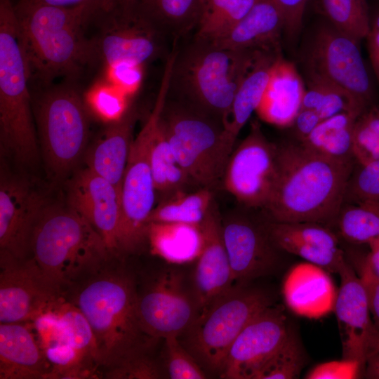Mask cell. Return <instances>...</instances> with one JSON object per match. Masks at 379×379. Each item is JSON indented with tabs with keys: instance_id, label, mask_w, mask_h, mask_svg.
Returning <instances> with one entry per match:
<instances>
[{
	"instance_id": "13",
	"label": "cell",
	"mask_w": 379,
	"mask_h": 379,
	"mask_svg": "<svg viewBox=\"0 0 379 379\" xmlns=\"http://www.w3.org/2000/svg\"><path fill=\"white\" fill-rule=\"evenodd\" d=\"M99 31L91 37L94 63L122 61L143 65L164 53V36L133 6L99 13Z\"/></svg>"
},
{
	"instance_id": "11",
	"label": "cell",
	"mask_w": 379,
	"mask_h": 379,
	"mask_svg": "<svg viewBox=\"0 0 379 379\" xmlns=\"http://www.w3.org/2000/svg\"><path fill=\"white\" fill-rule=\"evenodd\" d=\"M137 310L150 337L180 336L199 313L192 278L179 269L164 270L140 292L138 290Z\"/></svg>"
},
{
	"instance_id": "14",
	"label": "cell",
	"mask_w": 379,
	"mask_h": 379,
	"mask_svg": "<svg viewBox=\"0 0 379 379\" xmlns=\"http://www.w3.org/2000/svg\"><path fill=\"white\" fill-rule=\"evenodd\" d=\"M357 41L333 26L317 33L309 56V73L347 93L364 111L371 108L374 87Z\"/></svg>"
},
{
	"instance_id": "24",
	"label": "cell",
	"mask_w": 379,
	"mask_h": 379,
	"mask_svg": "<svg viewBox=\"0 0 379 379\" xmlns=\"http://www.w3.org/2000/svg\"><path fill=\"white\" fill-rule=\"evenodd\" d=\"M138 117L136 107L130 103L119 119L108 123L85 154L87 167L110 182L120 194Z\"/></svg>"
},
{
	"instance_id": "10",
	"label": "cell",
	"mask_w": 379,
	"mask_h": 379,
	"mask_svg": "<svg viewBox=\"0 0 379 379\" xmlns=\"http://www.w3.org/2000/svg\"><path fill=\"white\" fill-rule=\"evenodd\" d=\"M171 69L164 70L156 102L133 139L121 191L119 254L133 252L146 239L147 220L154 208L156 190L150 164L152 136L167 98Z\"/></svg>"
},
{
	"instance_id": "57",
	"label": "cell",
	"mask_w": 379,
	"mask_h": 379,
	"mask_svg": "<svg viewBox=\"0 0 379 379\" xmlns=\"http://www.w3.org/2000/svg\"><path fill=\"white\" fill-rule=\"evenodd\" d=\"M377 109H378V112H379V107H377Z\"/></svg>"
},
{
	"instance_id": "44",
	"label": "cell",
	"mask_w": 379,
	"mask_h": 379,
	"mask_svg": "<svg viewBox=\"0 0 379 379\" xmlns=\"http://www.w3.org/2000/svg\"><path fill=\"white\" fill-rule=\"evenodd\" d=\"M364 370L355 360L343 359L319 364L306 375L307 379H354L363 376Z\"/></svg>"
},
{
	"instance_id": "33",
	"label": "cell",
	"mask_w": 379,
	"mask_h": 379,
	"mask_svg": "<svg viewBox=\"0 0 379 379\" xmlns=\"http://www.w3.org/2000/svg\"><path fill=\"white\" fill-rule=\"evenodd\" d=\"M258 0H204L194 37L213 40L234 27Z\"/></svg>"
},
{
	"instance_id": "43",
	"label": "cell",
	"mask_w": 379,
	"mask_h": 379,
	"mask_svg": "<svg viewBox=\"0 0 379 379\" xmlns=\"http://www.w3.org/2000/svg\"><path fill=\"white\" fill-rule=\"evenodd\" d=\"M104 375L115 379H157L163 374L156 361L148 354H144L105 371Z\"/></svg>"
},
{
	"instance_id": "52",
	"label": "cell",
	"mask_w": 379,
	"mask_h": 379,
	"mask_svg": "<svg viewBox=\"0 0 379 379\" xmlns=\"http://www.w3.org/2000/svg\"><path fill=\"white\" fill-rule=\"evenodd\" d=\"M26 1L33 2V3H39V4L60 6H67V7L80 5L88 1H95L99 4L100 7V11H102L105 2L107 1V0H26Z\"/></svg>"
},
{
	"instance_id": "34",
	"label": "cell",
	"mask_w": 379,
	"mask_h": 379,
	"mask_svg": "<svg viewBox=\"0 0 379 379\" xmlns=\"http://www.w3.org/2000/svg\"><path fill=\"white\" fill-rule=\"evenodd\" d=\"M321 9L337 29L358 42L371 30V20L366 0H320Z\"/></svg>"
},
{
	"instance_id": "1",
	"label": "cell",
	"mask_w": 379,
	"mask_h": 379,
	"mask_svg": "<svg viewBox=\"0 0 379 379\" xmlns=\"http://www.w3.org/2000/svg\"><path fill=\"white\" fill-rule=\"evenodd\" d=\"M354 165L318 153L299 141L277 146L276 179L264 208L270 220L334 223Z\"/></svg>"
},
{
	"instance_id": "28",
	"label": "cell",
	"mask_w": 379,
	"mask_h": 379,
	"mask_svg": "<svg viewBox=\"0 0 379 379\" xmlns=\"http://www.w3.org/2000/svg\"><path fill=\"white\" fill-rule=\"evenodd\" d=\"M146 239L154 254L175 264L197 259L204 244L200 224L151 222L147 225Z\"/></svg>"
},
{
	"instance_id": "46",
	"label": "cell",
	"mask_w": 379,
	"mask_h": 379,
	"mask_svg": "<svg viewBox=\"0 0 379 379\" xmlns=\"http://www.w3.org/2000/svg\"><path fill=\"white\" fill-rule=\"evenodd\" d=\"M141 65L122 61L109 67L110 77L115 85L126 94L135 91L142 79Z\"/></svg>"
},
{
	"instance_id": "47",
	"label": "cell",
	"mask_w": 379,
	"mask_h": 379,
	"mask_svg": "<svg viewBox=\"0 0 379 379\" xmlns=\"http://www.w3.org/2000/svg\"><path fill=\"white\" fill-rule=\"evenodd\" d=\"M284 18V31L293 36L300 31L308 0H274Z\"/></svg>"
},
{
	"instance_id": "37",
	"label": "cell",
	"mask_w": 379,
	"mask_h": 379,
	"mask_svg": "<svg viewBox=\"0 0 379 379\" xmlns=\"http://www.w3.org/2000/svg\"><path fill=\"white\" fill-rule=\"evenodd\" d=\"M55 312L66 341L84 356L95 361L99 366L95 336L83 313L67 300Z\"/></svg>"
},
{
	"instance_id": "49",
	"label": "cell",
	"mask_w": 379,
	"mask_h": 379,
	"mask_svg": "<svg viewBox=\"0 0 379 379\" xmlns=\"http://www.w3.org/2000/svg\"><path fill=\"white\" fill-rule=\"evenodd\" d=\"M366 38L371 66L379 83V29L371 27Z\"/></svg>"
},
{
	"instance_id": "22",
	"label": "cell",
	"mask_w": 379,
	"mask_h": 379,
	"mask_svg": "<svg viewBox=\"0 0 379 379\" xmlns=\"http://www.w3.org/2000/svg\"><path fill=\"white\" fill-rule=\"evenodd\" d=\"M51 374L32 323H1L0 378H51Z\"/></svg>"
},
{
	"instance_id": "50",
	"label": "cell",
	"mask_w": 379,
	"mask_h": 379,
	"mask_svg": "<svg viewBox=\"0 0 379 379\" xmlns=\"http://www.w3.org/2000/svg\"><path fill=\"white\" fill-rule=\"evenodd\" d=\"M363 376L366 378L379 379V352L368 350L365 362Z\"/></svg>"
},
{
	"instance_id": "54",
	"label": "cell",
	"mask_w": 379,
	"mask_h": 379,
	"mask_svg": "<svg viewBox=\"0 0 379 379\" xmlns=\"http://www.w3.org/2000/svg\"><path fill=\"white\" fill-rule=\"evenodd\" d=\"M368 350H374L379 352V330L375 326L369 340Z\"/></svg>"
},
{
	"instance_id": "51",
	"label": "cell",
	"mask_w": 379,
	"mask_h": 379,
	"mask_svg": "<svg viewBox=\"0 0 379 379\" xmlns=\"http://www.w3.org/2000/svg\"><path fill=\"white\" fill-rule=\"evenodd\" d=\"M367 245L369 252L366 255V259L372 270L379 278V237L372 239Z\"/></svg>"
},
{
	"instance_id": "8",
	"label": "cell",
	"mask_w": 379,
	"mask_h": 379,
	"mask_svg": "<svg viewBox=\"0 0 379 379\" xmlns=\"http://www.w3.org/2000/svg\"><path fill=\"white\" fill-rule=\"evenodd\" d=\"M270 305L262 291L244 284L234 285L202 310L178 338L204 370L220 375L237 336Z\"/></svg>"
},
{
	"instance_id": "5",
	"label": "cell",
	"mask_w": 379,
	"mask_h": 379,
	"mask_svg": "<svg viewBox=\"0 0 379 379\" xmlns=\"http://www.w3.org/2000/svg\"><path fill=\"white\" fill-rule=\"evenodd\" d=\"M31 72L14 5L0 0V149L22 166L39 160L34 117Z\"/></svg>"
},
{
	"instance_id": "56",
	"label": "cell",
	"mask_w": 379,
	"mask_h": 379,
	"mask_svg": "<svg viewBox=\"0 0 379 379\" xmlns=\"http://www.w3.org/2000/svg\"><path fill=\"white\" fill-rule=\"evenodd\" d=\"M371 25V27H374L379 29V11L375 14Z\"/></svg>"
},
{
	"instance_id": "23",
	"label": "cell",
	"mask_w": 379,
	"mask_h": 379,
	"mask_svg": "<svg viewBox=\"0 0 379 379\" xmlns=\"http://www.w3.org/2000/svg\"><path fill=\"white\" fill-rule=\"evenodd\" d=\"M337 293L328 272L307 261L292 267L282 286L287 307L295 314L311 319L333 311Z\"/></svg>"
},
{
	"instance_id": "48",
	"label": "cell",
	"mask_w": 379,
	"mask_h": 379,
	"mask_svg": "<svg viewBox=\"0 0 379 379\" xmlns=\"http://www.w3.org/2000/svg\"><path fill=\"white\" fill-rule=\"evenodd\" d=\"M321 121L315 110L300 108L292 125L297 140L302 141L307 138Z\"/></svg>"
},
{
	"instance_id": "26",
	"label": "cell",
	"mask_w": 379,
	"mask_h": 379,
	"mask_svg": "<svg viewBox=\"0 0 379 379\" xmlns=\"http://www.w3.org/2000/svg\"><path fill=\"white\" fill-rule=\"evenodd\" d=\"M284 31V18L274 0H258L248 13L222 36L208 40L232 50H274Z\"/></svg>"
},
{
	"instance_id": "19",
	"label": "cell",
	"mask_w": 379,
	"mask_h": 379,
	"mask_svg": "<svg viewBox=\"0 0 379 379\" xmlns=\"http://www.w3.org/2000/svg\"><path fill=\"white\" fill-rule=\"evenodd\" d=\"M222 231L234 282L243 284L274 268L278 248L264 225L246 216L236 215L222 221Z\"/></svg>"
},
{
	"instance_id": "9",
	"label": "cell",
	"mask_w": 379,
	"mask_h": 379,
	"mask_svg": "<svg viewBox=\"0 0 379 379\" xmlns=\"http://www.w3.org/2000/svg\"><path fill=\"white\" fill-rule=\"evenodd\" d=\"M161 121L171 149L194 185L212 189L222 178L229 157L220 121L167 95Z\"/></svg>"
},
{
	"instance_id": "20",
	"label": "cell",
	"mask_w": 379,
	"mask_h": 379,
	"mask_svg": "<svg viewBox=\"0 0 379 379\" xmlns=\"http://www.w3.org/2000/svg\"><path fill=\"white\" fill-rule=\"evenodd\" d=\"M340 286L333 310L342 331L343 358L357 361L364 371L368 343L375 328L364 287L347 261L338 273Z\"/></svg>"
},
{
	"instance_id": "32",
	"label": "cell",
	"mask_w": 379,
	"mask_h": 379,
	"mask_svg": "<svg viewBox=\"0 0 379 379\" xmlns=\"http://www.w3.org/2000/svg\"><path fill=\"white\" fill-rule=\"evenodd\" d=\"M214 201L211 189L200 187L187 192L180 191L162 199L150 213L151 222H183L199 225Z\"/></svg>"
},
{
	"instance_id": "29",
	"label": "cell",
	"mask_w": 379,
	"mask_h": 379,
	"mask_svg": "<svg viewBox=\"0 0 379 379\" xmlns=\"http://www.w3.org/2000/svg\"><path fill=\"white\" fill-rule=\"evenodd\" d=\"M204 0H134V7L164 36L175 39L197 28Z\"/></svg>"
},
{
	"instance_id": "16",
	"label": "cell",
	"mask_w": 379,
	"mask_h": 379,
	"mask_svg": "<svg viewBox=\"0 0 379 379\" xmlns=\"http://www.w3.org/2000/svg\"><path fill=\"white\" fill-rule=\"evenodd\" d=\"M0 250L19 259L32 257V244L39 215L47 204L25 178L1 165Z\"/></svg>"
},
{
	"instance_id": "17",
	"label": "cell",
	"mask_w": 379,
	"mask_h": 379,
	"mask_svg": "<svg viewBox=\"0 0 379 379\" xmlns=\"http://www.w3.org/2000/svg\"><path fill=\"white\" fill-rule=\"evenodd\" d=\"M291 330L283 310L272 305L255 316L232 345L219 375L225 379H255Z\"/></svg>"
},
{
	"instance_id": "2",
	"label": "cell",
	"mask_w": 379,
	"mask_h": 379,
	"mask_svg": "<svg viewBox=\"0 0 379 379\" xmlns=\"http://www.w3.org/2000/svg\"><path fill=\"white\" fill-rule=\"evenodd\" d=\"M115 258L66 295L91 325L104 372L148 354L156 340L140 324L135 281L124 268L114 265Z\"/></svg>"
},
{
	"instance_id": "41",
	"label": "cell",
	"mask_w": 379,
	"mask_h": 379,
	"mask_svg": "<svg viewBox=\"0 0 379 379\" xmlns=\"http://www.w3.org/2000/svg\"><path fill=\"white\" fill-rule=\"evenodd\" d=\"M166 364L171 379L206 378L204 370L180 343L177 336L164 338Z\"/></svg>"
},
{
	"instance_id": "53",
	"label": "cell",
	"mask_w": 379,
	"mask_h": 379,
	"mask_svg": "<svg viewBox=\"0 0 379 379\" xmlns=\"http://www.w3.org/2000/svg\"><path fill=\"white\" fill-rule=\"evenodd\" d=\"M134 0H107L103 11H109L116 7L129 6L133 3Z\"/></svg>"
},
{
	"instance_id": "7",
	"label": "cell",
	"mask_w": 379,
	"mask_h": 379,
	"mask_svg": "<svg viewBox=\"0 0 379 379\" xmlns=\"http://www.w3.org/2000/svg\"><path fill=\"white\" fill-rule=\"evenodd\" d=\"M41 87L32 95L40 152L48 175L60 182L86 154L90 118L81 94L71 83Z\"/></svg>"
},
{
	"instance_id": "6",
	"label": "cell",
	"mask_w": 379,
	"mask_h": 379,
	"mask_svg": "<svg viewBox=\"0 0 379 379\" xmlns=\"http://www.w3.org/2000/svg\"><path fill=\"white\" fill-rule=\"evenodd\" d=\"M262 51L221 48L194 37L182 50L175 51L168 94L222 122Z\"/></svg>"
},
{
	"instance_id": "12",
	"label": "cell",
	"mask_w": 379,
	"mask_h": 379,
	"mask_svg": "<svg viewBox=\"0 0 379 379\" xmlns=\"http://www.w3.org/2000/svg\"><path fill=\"white\" fill-rule=\"evenodd\" d=\"M66 300L33 257L19 259L0 250V323H32Z\"/></svg>"
},
{
	"instance_id": "18",
	"label": "cell",
	"mask_w": 379,
	"mask_h": 379,
	"mask_svg": "<svg viewBox=\"0 0 379 379\" xmlns=\"http://www.w3.org/2000/svg\"><path fill=\"white\" fill-rule=\"evenodd\" d=\"M67 204L86 219L102 237L110 252L119 255L121 194L107 180L88 167L66 182Z\"/></svg>"
},
{
	"instance_id": "36",
	"label": "cell",
	"mask_w": 379,
	"mask_h": 379,
	"mask_svg": "<svg viewBox=\"0 0 379 379\" xmlns=\"http://www.w3.org/2000/svg\"><path fill=\"white\" fill-rule=\"evenodd\" d=\"M334 223L340 236L351 244H367L379 237V215L362 205L344 203Z\"/></svg>"
},
{
	"instance_id": "15",
	"label": "cell",
	"mask_w": 379,
	"mask_h": 379,
	"mask_svg": "<svg viewBox=\"0 0 379 379\" xmlns=\"http://www.w3.org/2000/svg\"><path fill=\"white\" fill-rule=\"evenodd\" d=\"M277 170V146L270 142L258 122L233 149L222 180L225 190L248 208H265L270 197Z\"/></svg>"
},
{
	"instance_id": "21",
	"label": "cell",
	"mask_w": 379,
	"mask_h": 379,
	"mask_svg": "<svg viewBox=\"0 0 379 379\" xmlns=\"http://www.w3.org/2000/svg\"><path fill=\"white\" fill-rule=\"evenodd\" d=\"M200 225L204 244L192 277L199 313L234 286L215 200Z\"/></svg>"
},
{
	"instance_id": "40",
	"label": "cell",
	"mask_w": 379,
	"mask_h": 379,
	"mask_svg": "<svg viewBox=\"0 0 379 379\" xmlns=\"http://www.w3.org/2000/svg\"><path fill=\"white\" fill-rule=\"evenodd\" d=\"M356 164V163H354ZM379 200V159L354 165L344 203L362 204Z\"/></svg>"
},
{
	"instance_id": "4",
	"label": "cell",
	"mask_w": 379,
	"mask_h": 379,
	"mask_svg": "<svg viewBox=\"0 0 379 379\" xmlns=\"http://www.w3.org/2000/svg\"><path fill=\"white\" fill-rule=\"evenodd\" d=\"M32 257L66 298L116 256L93 227L67 204L47 203L34 229Z\"/></svg>"
},
{
	"instance_id": "45",
	"label": "cell",
	"mask_w": 379,
	"mask_h": 379,
	"mask_svg": "<svg viewBox=\"0 0 379 379\" xmlns=\"http://www.w3.org/2000/svg\"><path fill=\"white\" fill-rule=\"evenodd\" d=\"M355 269L364 287L373 323L379 330V278L372 270L366 255L357 258Z\"/></svg>"
},
{
	"instance_id": "27",
	"label": "cell",
	"mask_w": 379,
	"mask_h": 379,
	"mask_svg": "<svg viewBox=\"0 0 379 379\" xmlns=\"http://www.w3.org/2000/svg\"><path fill=\"white\" fill-rule=\"evenodd\" d=\"M279 55L274 50L262 51L259 53L222 118L223 145L229 157L239 133L260 103L272 65Z\"/></svg>"
},
{
	"instance_id": "39",
	"label": "cell",
	"mask_w": 379,
	"mask_h": 379,
	"mask_svg": "<svg viewBox=\"0 0 379 379\" xmlns=\"http://www.w3.org/2000/svg\"><path fill=\"white\" fill-rule=\"evenodd\" d=\"M354 163L365 164L379 159V112L371 107L357 119L353 142Z\"/></svg>"
},
{
	"instance_id": "55",
	"label": "cell",
	"mask_w": 379,
	"mask_h": 379,
	"mask_svg": "<svg viewBox=\"0 0 379 379\" xmlns=\"http://www.w3.org/2000/svg\"><path fill=\"white\" fill-rule=\"evenodd\" d=\"M364 206L371 210H373L374 212L378 213L379 215V200L375 201H371V202H366L362 204H359Z\"/></svg>"
},
{
	"instance_id": "31",
	"label": "cell",
	"mask_w": 379,
	"mask_h": 379,
	"mask_svg": "<svg viewBox=\"0 0 379 379\" xmlns=\"http://www.w3.org/2000/svg\"><path fill=\"white\" fill-rule=\"evenodd\" d=\"M150 164L156 192L162 195V199L176 192L186 191L188 185L194 184L175 156L161 121V117L152 136Z\"/></svg>"
},
{
	"instance_id": "30",
	"label": "cell",
	"mask_w": 379,
	"mask_h": 379,
	"mask_svg": "<svg viewBox=\"0 0 379 379\" xmlns=\"http://www.w3.org/2000/svg\"><path fill=\"white\" fill-rule=\"evenodd\" d=\"M359 116L345 112L324 119L307 138L299 142L328 157L354 162V131Z\"/></svg>"
},
{
	"instance_id": "38",
	"label": "cell",
	"mask_w": 379,
	"mask_h": 379,
	"mask_svg": "<svg viewBox=\"0 0 379 379\" xmlns=\"http://www.w3.org/2000/svg\"><path fill=\"white\" fill-rule=\"evenodd\" d=\"M305 361L301 344L291 331L284 343L259 371L255 379L298 378Z\"/></svg>"
},
{
	"instance_id": "42",
	"label": "cell",
	"mask_w": 379,
	"mask_h": 379,
	"mask_svg": "<svg viewBox=\"0 0 379 379\" xmlns=\"http://www.w3.org/2000/svg\"><path fill=\"white\" fill-rule=\"evenodd\" d=\"M126 94L118 87L98 86L89 93L88 102L99 118L110 123L119 119L128 108Z\"/></svg>"
},
{
	"instance_id": "3",
	"label": "cell",
	"mask_w": 379,
	"mask_h": 379,
	"mask_svg": "<svg viewBox=\"0 0 379 379\" xmlns=\"http://www.w3.org/2000/svg\"><path fill=\"white\" fill-rule=\"evenodd\" d=\"M31 72L41 86L69 81L94 63L86 25L100 11L95 1L60 6L19 0L14 5Z\"/></svg>"
},
{
	"instance_id": "25",
	"label": "cell",
	"mask_w": 379,
	"mask_h": 379,
	"mask_svg": "<svg viewBox=\"0 0 379 379\" xmlns=\"http://www.w3.org/2000/svg\"><path fill=\"white\" fill-rule=\"evenodd\" d=\"M305 92L304 83L295 66L279 55L255 112L267 123L279 127L291 126L301 108Z\"/></svg>"
},
{
	"instance_id": "35",
	"label": "cell",
	"mask_w": 379,
	"mask_h": 379,
	"mask_svg": "<svg viewBox=\"0 0 379 379\" xmlns=\"http://www.w3.org/2000/svg\"><path fill=\"white\" fill-rule=\"evenodd\" d=\"M264 226L274 246L279 241H293L331 249L340 248L337 235L323 224L270 220Z\"/></svg>"
}]
</instances>
